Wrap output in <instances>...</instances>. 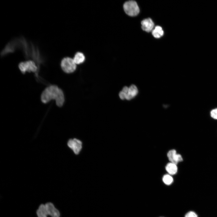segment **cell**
<instances>
[{
	"label": "cell",
	"mask_w": 217,
	"mask_h": 217,
	"mask_svg": "<svg viewBox=\"0 0 217 217\" xmlns=\"http://www.w3.org/2000/svg\"><path fill=\"white\" fill-rule=\"evenodd\" d=\"M41 99L44 103H46L52 100H55L56 105L59 107L62 106L64 102L62 90L55 85H49L42 92Z\"/></svg>",
	"instance_id": "obj_1"
},
{
	"label": "cell",
	"mask_w": 217,
	"mask_h": 217,
	"mask_svg": "<svg viewBox=\"0 0 217 217\" xmlns=\"http://www.w3.org/2000/svg\"><path fill=\"white\" fill-rule=\"evenodd\" d=\"M18 66L20 70L23 74H24L26 72H33L34 73L37 81L45 84H48L39 76V68L34 61L29 60L22 62L19 63Z\"/></svg>",
	"instance_id": "obj_2"
},
{
	"label": "cell",
	"mask_w": 217,
	"mask_h": 217,
	"mask_svg": "<svg viewBox=\"0 0 217 217\" xmlns=\"http://www.w3.org/2000/svg\"><path fill=\"white\" fill-rule=\"evenodd\" d=\"M124 11L127 15L131 16L137 15L140 9L137 2L133 0L126 2L123 5Z\"/></svg>",
	"instance_id": "obj_3"
},
{
	"label": "cell",
	"mask_w": 217,
	"mask_h": 217,
	"mask_svg": "<svg viewBox=\"0 0 217 217\" xmlns=\"http://www.w3.org/2000/svg\"><path fill=\"white\" fill-rule=\"evenodd\" d=\"M61 66L64 71L67 73L73 72L76 68V64L73 59L69 57L64 58L61 61Z\"/></svg>",
	"instance_id": "obj_4"
},
{
	"label": "cell",
	"mask_w": 217,
	"mask_h": 217,
	"mask_svg": "<svg viewBox=\"0 0 217 217\" xmlns=\"http://www.w3.org/2000/svg\"><path fill=\"white\" fill-rule=\"evenodd\" d=\"M67 144L68 146L76 155L78 154L81 150L82 142L78 139L76 138L70 139L68 141Z\"/></svg>",
	"instance_id": "obj_5"
},
{
	"label": "cell",
	"mask_w": 217,
	"mask_h": 217,
	"mask_svg": "<svg viewBox=\"0 0 217 217\" xmlns=\"http://www.w3.org/2000/svg\"><path fill=\"white\" fill-rule=\"evenodd\" d=\"M167 156L171 162L176 165L183 161V159L181 155L177 153L176 151L174 149L169 151Z\"/></svg>",
	"instance_id": "obj_6"
},
{
	"label": "cell",
	"mask_w": 217,
	"mask_h": 217,
	"mask_svg": "<svg viewBox=\"0 0 217 217\" xmlns=\"http://www.w3.org/2000/svg\"><path fill=\"white\" fill-rule=\"evenodd\" d=\"M48 215L51 217H60V214L59 211L51 202H48L45 204Z\"/></svg>",
	"instance_id": "obj_7"
},
{
	"label": "cell",
	"mask_w": 217,
	"mask_h": 217,
	"mask_svg": "<svg viewBox=\"0 0 217 217\" xmlns=\"http://www.w3.org/2000/svg\"><path fill=\"white\" fill-rule=\"evenodd\" d=\"M141 24L142 29L148 32L151 31L154 26V23L150 18L143 20L141 21Z\"/></svg>",
	"instance_id": "obj_8"
},
{
	"label": "cell",
	"mask_w": 217,
	"mask_h": 217,
	"mask_svg": "<svg viewBox=\"0 0 217 217\" xmlns=\"http://www.w3.org/2000/svg\"><path fill=\"white\" fill-rule=\"evenodd\" d=\"M138 90L136 86L132 85L128 88V93H125V99L130 100L135 97L138 93Z\"/></svg>",
	"instance_id": "obj_9"
},
{
	"label": "cell",
	"mask_w": 217,
	"mask_h": 217,
	"mask_svg": "<svg viewBox=\"0 0 217 217\" xmlns=\"http://www.w3.org/2000/svg\"><path fill=\"white\" fill-rule=\"evenodd\" d=\"M165 169L167 172L171 175L176 174L178 171L177 165L171 162L167 164L165 167Z\"/></svg>",
	"instance_id": "obj_10"
},
{
	"label": "cell",
	"mask_w": 217,
	"mask_h": 217,
	"mask_svg": "<svg viewBox=\"0 0 217 217\" xmlns=\"http://www.w3.org/2000/svg\"><path fill=\"white\" fill-rule=\"evenodd\" d=\"M36 213L38 217H47L48 215L45 204L40 205L36 211Z\"/></svg>",
	"instance_id": "obj_11"
},
{
	"label": "cell",
	"mask_w": 217,
	"mask_h": 217,
	"mask_svg": "<svg viewBox=\"0 0 217 217\" xmlns=\"http://www.w3.org/2000/svg\"><path fill=\"white\" fill-rule=\"evenodd\" d=\"M152 34L154 37L159 38L163 35L164 32L161 27L157 26L152 30Z\"/></svg>",
	"instance_id": "obj_12"
},
{
	"label": "cell",
	"mask_w": 217,
	"mask_h": 217,
	"mask_svg": "<svg viewBox=\"0 0 217 217\" xmlns=\"http://www.w3.org/2000/svg\"><path fill=\"white\" fill-rule=\"evenodd\" d=\"M85 59L84 55L82 53L78 52L75 55L73 59L77 64H79L83 62L84 61Z\"/></svg>",
	"instance_id": "obj_13"
},
{
	"label": "cell",
	"mask_w": 217,
	"mask_h": 217,
	"mask_svg": "<svg viewBox=\"0 0 217 217\" xmlns=\"http://www.w3.org/2000/svg\"><path fill=\"white\" fill-rule=\"evenodd\" d=\"M162 180L165 184L167 185H169L173 182V179L170 175L167 174L163 176Z\"/></svg>",
	"instance_id": "obj_14"
},
{
	"label": "cell",
	"mask_w": 217,
	"mask_h": 217,
	"mask_svg": "<svg viewBox=\"0 0 217 217\" xmlns=\"http://www.w3.org/2000/svg\"><path fill=\"white\" fill-rule=\"evenodd\" d=\"M184 217H199L198 214L194 211L190 210L185 215Z\"/></svg>",
	"instance_id": "obj_15"
},
{
	"label": "cell",
	"mask_w": 217,
	"mask_h": 217,
	"mask_svg": "<svg viewBox=\"0 0 217 217\" xmlns=\"http://www.w3.org/2000/svg\"><path fill=\"white\" fill-rule=\"evenodd\" d=\"M210 115L213 119L217 120V108L213 109L211 111Z\"/></svg>",
	"instance_id": "obj_16"
},
{
	"label": "cell",
	"mask_w": 217,
	"mask_h": 217,
	"mask_svg": "<svg viewBox=\"0 0 217 217\" xmlns=\"http://www.w3.org/2000/svg\"><path fill=\"white\" fill-rule=\"evenodd\" d=\"M119 95L120 98L121 99L124 100L125 99V93L122 91H121L120 92Z\"/></svg>",
	"instance_id": "obj_17"
}]
</instances>
